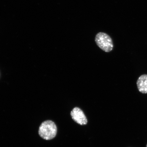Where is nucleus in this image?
Here are the masks:
<instances>
[{
  "mask_svg": "<svg viewBox=\"0 0 147 147\" xmlns=\"http://www.w3.org/2000/svg\"><path fill=\"white\" fill-rule=\"evenodd\" d=\"M146 147H147V145H146Z\"/></svg>",
  "mask_w": 147,
  "mask_h": 147,
  "instance_id": "39448f33",
  "label": "nucleus"
},
{
  "mask_svg": "<svg viewBox=\"0 0 147 147\" xmlns=\"http://www.w3.org/2000/svg\"><path fill=\"white\" fill-rule=\"evenodd\" d=\"M57 129L53 121L47 120L43 122L40 126L38 134L42 138L46 140H51L56 136Z\"/></svg>",
  "mask_w": 147,
  "mask_h": 147,
  "instance_id": "f257e3e1",
  "label": "nucleus"
},
{
  "mask_svg": "<svg viewBox=\"0 0 147 147\" xmlns=\"http://www.w3.org/2000/svg\"><path fill=\"white\" fill-rule=\"evenodd\" d=\"M71 118L77 123L84 125L88 123V120L82 110L80 108L75 107L71 112Z\"/></svg>",
  "mask_w": 147,
  "mask_h": 147,
  "instance_id": "7ed1b4c3",
  "label": "nucleus"
},
{
  "mask_svg": "<svg viewBox=\"0 0 147 147\" xmlns=\"http://www.w3.org/2000/svg\"><path fill=\"white\" fill-rule=\"evenodd\" d=\"M138 90L141 93H147V75H141L138 79L137 82Z\"/></svg>",
  "mask_w": 147,
  "mask_h": 147,
  "instance_id": "20e7f679",
  "label": "nucleus"
},
{
  "mask_svg": "<svg viewBox=\"0 0 147 147\" xmlns=\"http://www.w3.org/2000/svg\"><path fill=\"white\" fill-rule=\"evenodd\" d=\"M96 45L102 51L109 52L113 50V45L110 36L105 33L100 32L97 34L95 37Z\"/></svg>",
  "mask_w": 147,
  "mask_h": 147,
  "instance_id": "f03ea898",
  "label": "nucleus"
}]
</instances>
